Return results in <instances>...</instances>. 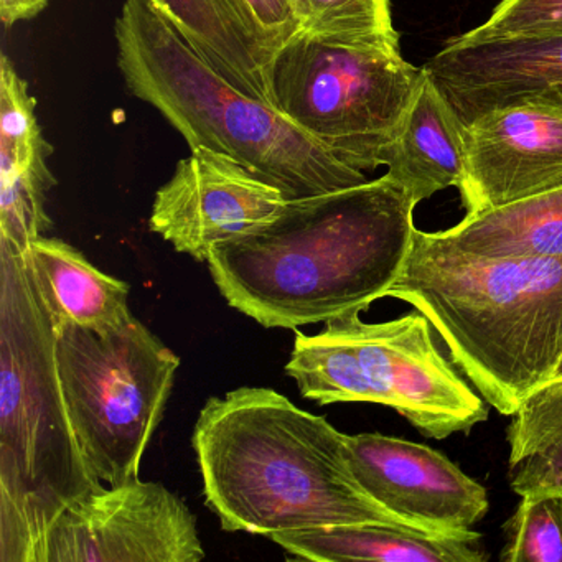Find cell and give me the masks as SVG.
Listing matches in <instances>:
<instances>
[{"label": "cell", "mask_w": 562, "mask_h": 562, "mask_svg": "<svg viewBox=\"0 0 562 562\" xmlns=\"http://www.w3.org/2000/svg\"><path fill=\"white\" fill-rule=\"evenodd\" d=\"M416 205L384 173L289 200L272 222L216 245L206 262L226 302L262 327L321 324L384 299L413 249Z\"/></svg>", "instance_id": "cell-1"}, {"label": "cell", "mask_w": 562, "mask_h": 562, "mask_svg": "<svg viewBox=\"0 0 562 562\" xmlns=\"http://www.w3.org/2000/svg\"><path fill=\"white\" fill-rule=\"evenodd\" d=\"M192 446L206 505L226 531L271 538L367 522L414 529L355 479L345 434L271 387H239L206 401Z\"/></svg>", "instance_id": "cell-2"}, {"label": "cell", "mask_w": 562, "mask_h": 562, "mask_svg": "<svg viewBox=\"0 0 562 562\" xmlns=\"http://www.w3.org/2000/svg\"><path fill=\"white\" fill-rule=\"evenodd\" d=\"M384 297L429 318L453 363L505 416L548 383L562 358V261L457 255L416 229Z\"/></svg>", "instance_id": "cell-3"}, {"label": "cell", "mask_w": 562, "mask_h": 562, "mask_svg": "<svg viewBox=\"0 0 562 562\" xmlns=\"http://www.w3.org/2000/svg\"><path fill=\"white\" fill-rule=\"evenodd\" d=\"M0 561L42 562L55 519L103 482L75 436L24 252L0 246Z\"/></svg>", "instance_id": "cell-4"}, {"label": "cell", "mask_w": 562, "mask_h": 562, "mask_svg": "<svg viewBox=\"0 0 562 562\" xmlns=\"http://www.w3.org/2000/svg\"><path fill=\"white\" fill-rule=\"evenodd\" d=\"M127 90L196 147L226 154L288 200L368 182L276 108L249 97L206 64L154 0H126L114 25Z\"/></svg>", "instance_id": "cell-5"}, {"label": "cell", "mask_w": 562, "mask_h": 562, "mask_svg": "<svg viewBox=\"0 0 562 562\" xmlns=\"http://www.w3.org/2000/svg\"><path fill=\"white\" fill-rule=\"evenodd\" d=\"M325 324L321 334H295L285 364L307 400L393 407L432 439L486 420L482 397L437 350L432 325L419 311L380 324H367L355 311Z\"/></svg>", "instance_id": "cell-6"}, {"label": "cell", "mask_w": 562, "mask_h": 562, "mask_svg": "<svg viewBox=\"0 0 562 562\" xmlns=\"http://www.w3.org/2000/svg\"><path fill=\"white\" fill-rule=\"evenodd\" d=\"M423 78L400 48L299 32L271 67L276 110L361 172L386 166Z\"/></svg>", "instance_id": "cell-7"}, {"label": "cell", "mask_w": 562, "mask_h": 562, "mask_svg": "<svg viewBox=\"0 0 562 562\" xmlns=\"http://www.w3.org/2000/svg\"><path fill=\"white\" fill-rule=\"evenodd\" d=\"M57 364L75 436L108 485L139 479L172 394L180 358L136 317L110 334L57 330Z\"/></svg>", "instance_id": "cell-8"}, {"label": "cell", "mask_w": 562, "mask_h": 562, "mask_svg": "<svg viewBox=\"0 0 562 562\" xmlns=\"http://www.w3.org/2000/svg\"><path fill=\"white\" fill-rule=\"evenodd\" d=\"M196 519L162 483L91 490L55 519L42 562H199Z\"/></svg>", "instance_id": "cell-9"}, {"label": "cell", "mask_w": 562, "mask_h": 562, "mask_svg": "<svg viewBox=\"0 0 562 562\" xmlns=\"http://www.w3.org/2000/svg\"><path fill=\"white\" fill-rule=\"evenodd\" d=\"M288 202L245 164L196 147L157 190L149 228L176 251L203 262L216 245L272 222Z\"/></svg>", "instance_id": "cell-10"}, {"label": "cell", "mask_w": 562, "mask_h": 562, "mask_svg": "<svg viewBox=\"0 0 562 562\" xmlns=\"http://www.w3.org/2000/svg\"><path fill=\"white\" fill-rule=\"evenodd\" d=\"M351 472L364 492L417 531L472 535L488 496L443 453L378 432L347 436Z\"/></svg>", "instance_id": "cell-11"}, {"label": "cell", "mask_w": 562, "mask_h": 562, "mask_svg": "<svg viewBox=\"0 0 562 562\" xmlns=\"http://www.w3.org/2000/svg\"><path fill=\"white\" fill-rule=\"evenodd\" d=\"M467 215L562 189V101L522 98L465 126Z\"/></svg>", "instance_id": "cell-12"}, {"label": "cell", "mask_w": 562, "mask_h": 562, "mask_svg": "<svg viewBox=\"0 0 562 562\" xmlns=\"http://www.w3.org/2000/svg\"><path fill=\"white\" fill-rule=\"evenodd\" d=\"M423 68L465 127L522 98L562 101V32L476 42L457 37Z\"/></svg>", "instance_id": "cell-13"}, {"label": "cell", "mask_w": 562, "mask_h": 562, "mask_svg": "<svg viewBox=\"0 0 562 562\" xmlns=\"http://www.w3.org/2000/svg\"><path fill=\"white\" fill-rule=\"evenodd\" d=\"M35 100L8 55L0 61V246L25 252L52 228L45 203L55 187Z\"/></svg>", "instance_id": "cell-14"}, {"label": "cell", "mask_w": 562, "mask_h": 562, "mask_svg": "<svg viewBox=\"0 0 562 562\" xmlns=\"http://www.w3.org/2000/svg\"><path fill=\"white\" fill-rule=\"evenodd\" d=\"M29 274L55 328H87L110 334L133 321L130 285L101 272L58 238L35 239L24 252Z\"/></svg>", "instance_id": "cell-15"}, {"label": "cell", "mask_w": 562, "mask_h": 562, "mask_svg": "<svg viewBox=\"0 0 562 562\" xmlns=\"http://www.w3.org/2000/svg\"><path fill=\"white\" fill-rule=\"evenodd\" d=\"M193 50L249 97L274 108L276 50L239 0H154Z\"/></svg>", "instance_id": "cell-16"}, {"label": "cell", "mask_w": 562, "mask_h": 562, "mask_svg": "<svg viewBox=\"0 0 562 562\" xmlns=\"http://www.w3.org/2000/svg\"><path fill=\"white\" fill-rule=\"evenodd\" d=\"M386 167L417 203L449 187L460 189L465 179V127L426 70Z\"/></svg>", "instance_id": "cell-17"}, {"label": "cell", "mask_w": 562, "mask_h": 562, "mask_svg": "<svg viewBox=\"0 0 562 562\" xmlns=\"http://www.w3.org/2000/svg\"><path fill=\"white\" fill-rule=\"evenodd\" d=\"M292 559L318 562H485L479 532L440 536L394 526L337 525L276 532Z\"/></svg>", "instance_id": "cell-18"}, {"label": "cell", "mask_w": 562, "mask_h": 562, "mask_svg": "<svg viewBox=\"0 0 562 562\" xmlns=\"http://www.w3.org/2000/svg\"><path fill=\"white\" fill-rule=\"evenodd\" d=\"M427 236L472 258L562 261V189L465 215L453 228Z\"/></svg>", "instance_id": "cell-19"}, {"label": "cell", "mask_w": 562, "mask_h": 562, "mask_svg": "<svg viewBox=\"0 0 562 562\" xmlns=\"http://www.w3.org/2000/svg\"><path fill=\"white\" fill-rule=\"evenodd\" d=\"M508 442L513 492H562V378H552L516 407Z\"/></svg>", "instance_id": "cell-20"}, {"label": "cell", "mask_w": 562, "mask_h": 562, "mask_svg": "<svg viewBox=\"0 0 562 562\" xmlns=\"http://www.w3.org/2000/svg\"><path fill=\"white\" fill-rule=\"evenodd\" d=\"M299 34L400 48L390 0H291Z\"/></svg>", "instance_id": "cell-21"}, {"label": "cell", "mask_w": 562, "mask_h": 562, "mask_svg": "<svg viewBox=\"0 0 562 562\" xmlns=\"http://www.w3.org/2000/svg\"><path fill=\"white\" fill-rule=\"evenodd\" d=\"M505 562H562V492L522 495L505 525Z\"/></svg>", "instance_id": "cell-22"}, {"label": "cell", "mask_w": 562, "mask_h": 562, "mask_svg": "<svg viewBox=\"0 0 562 562\" xmlns=\"http://www.w3.org/2000/svg\"><path fill=\"white\" fill-rule=\"evenodd\" d=\"M562 32V0H502L488 21L462 41H495Z\"/></svg>", "instance_id": "cell-23"}, {"label": "cell", "mask_w": 562, "mask_h": 562, "mask_svg": "<svg viewBox=\"0 0 562 562\" xmlns=\"http://www.w3.org/2000/svg\"><path fill=\"white\" fill-rule=\"evenodd\" d=\"M256 27L276 52L297 34L291 0H241Z\"/></svg>", "instance_id": "cell-24"}, {"label": "cell", "mask_w": 562, "mask_h": 562, "mask_svg": "<svg viewBox=\"0 0 562 562\" xmlns=\"http://www.w3.org/2000/svg\"><path fill=\"white\" fill-rule=\"evenodd\" d=\"M50 0H0V19L5 27L34 19L47 8Z\"/></svg>", "instance_id": "cell-25"}, {"label": "cell", "mask_w": 562, "mask_h": 562, "mask_svg": "<svg viewBox=\"0 0 562 562\" xmlns=\"http://www.w3.org/2000/svg\"><path fill=\"white\" fill-rule=\"evenodd\" d=\"M552 378H562V358L561 361H559L558 368H555L554 374H552ZM551 378V380H552Z\"/></svg>", "instance_id": "cell-26"}]
</instances>
